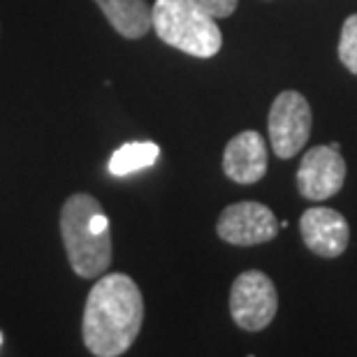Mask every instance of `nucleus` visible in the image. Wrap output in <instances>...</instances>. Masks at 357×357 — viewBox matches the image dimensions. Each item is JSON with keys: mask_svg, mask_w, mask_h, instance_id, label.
Instances as JSON below:
<instances>
[{"mask_svg": "<svg viewBox=\"0 0 357 357\" xmlns=\"http://www.w3.org/2000/svg\"><path fill=\"white\" fill-rule=\"evenodd\" d=\"M144 323V297L128 274L98 276L82 320L84 346L98 357H119L135 344Z\"/></svg>", "mask_w": 357, "mask_h": 357, "instance_id": "1", "label": "nucleus"}, {"mask_svg": "<svg viewBox=\"0 0 357 357\" xmlns=\"http://www.w3.org/2000/svg\"><path fill=\"white\" fill-rule=\"evenodd\" d=\"M61 237L77 276L98 278L112 265V230L102 204L89 192H75L61 209Z\"/></svg>", "mask_w": 357, "mask_h": 357, "instance_id": "2", "label": "nucleus"}, {"mask_svg": "<svg viewBox=\"0 0 357 357\" xmlns=\"http://www.w3.org/2000/svg\"><path fill=\"white\" fill-rule=\"evenodd\" d=\"M151 28L165 45L195 59H211L223 47L216 19L195 0H155Z\"/></svg>", "mask_w": 357, "mask_h": 357, "instance_id": "3", "label": "nucleus"}, {"mask_svg": "<svg viewBox=\"0 0 357 357\" xmlns=\"http://www.w3.org/2000/svg\"><path fill=\"white\" fill-rule=\"evenodd\" d=\"M311 107L299 91H283L271 102L267 130L269 144L278 158L288 160L304 149L311 137Z\"/></svg>", "mask_w": 357, "mask_h": 357, "instance_id": "4", "label": "nucleus"}, {"mask_svg": "<svg viewBox=\"0 0 357 357\" xmlns=\"http://www.w3.org/2000/svg\"><path fill=\"white\" fill-rule=\"evenodd\" d=\"M278 292L274 281L258 269H248L234 278L230 288V316L246 332H260L276 318Z\"/></svg>", "mask_w": 357, "mask_h": 357, "instance_id": "5", "label": "nucleus"}, {"mask_svg": "<svg viewBox=\"0 0 357 357\" xmlns=\"http://www.w3.org/2000/svg\"><path fill=\"white\" fill-rule=\"evenodd\" d=\"M281 230L274 211L260 202H237L218 216V237L232 246H258L271 241Z\"/></svg>", "mask_w": 357, "mask_h": 357, "instance_id": "6", "label": "nucleus"}, {"mask_svg": "<svg viewBox=\"0 0 357 357\" xmlns=\"http://www.w3.org/2000/svg\"><path fill=\"white\" fill-rule=\"evenodd\" d=\"M344 181L346 162L339 153V144L313 146L304 153L297 169V188L306 199H330L344 188Z\"/></svg>", "mask_w": 357, "mask_h": 357, "instance_id": "7", "label": "nucleus"}, {"mask_svg": "<svg viewBox=\"0 0 357 357\" xmlns=\"http://www.w3.org/2000/svg\"><path fill=\"white\" fill-rule=\"evenodd\" d=\"M299 232L306 248L320 258H339L351 241L348 220L330 206H311L299 218Z\"/></svg>", "mask_w": 357, "mask_h": 357, "instance_id": "8", "label": "nucleus"}, {"mask_svg": "<svg viewBox=\"0 0 357 357\" xmlns=\"http://www.w3.org/2000/svg\"><path fill=\"white\" fill-rule=\"evenodd\" d=\"M223 172L234 183L251 185L267 174V144L260 132L244 130L225 144Z\"/></svg>", "mask_w": 357, "mask_h": 357, "instance_id": "9", "label": "nucleus"}, {"mask_svg": "<svg viewBox=\"0 0 357 357\" xmlns=\"http://www.w3.org/2000/svg\"><path fill=\"white\" fill-rule=\"evenodd\" d=\"M109 26L128 40L144 38L151 28V7L146 0H93Z\"/></svg>", "mask_w": 357, "mask_h": 357, "instance_id": "10", "label": "nucleus"}, {"mask_svg": "<svg viewBox=\"0 0 357 357\" xmlns=\"http://www.w3.org/2000/svg\"><path fill=\"white\" fill-rule=\"evenodd\" d=\"M160 155V146L155 142H128L119 146L109 158V172L114 176H128L139 169L151 167Z\"/></svg>", "mask_w": 357, "mask_h": 357, "instance_id": "11", "label": "nucleus"}, {"mask_svg": "<svg viewBox=\"0 0 357 357\" xmlns=\"http://www.w3.org/2000/svg\"><path fill=\"white\" fill-rule=\"evenodd\" d=\"M339 61L344 63L348 73L357 77V14H351L341 26Z\"/></svg>", "mask_w": 357, "mask_h": 357, "instance_id": "12", "label": "nucleus"}, {"mask_svg": "<svg viewBox=\"0 0 357 357\" xmlns=\"http://www.w3.org/2000/svg\"><path fill=\"white\" fill-rule=\"evenodd\" d=\"M195 3L202 5L213 19H227L237 10L239 0H195Z\"/></svg>", "mask_w": 357, "mask_h": 357, "instance_id": "13", "label": "nucleus"}, {"mask_svg": "<svg viewBox=\"0 0 357 357\" xmlns=\"http://www.w3.org/2000/svg\"><path fill=\"white\" fill-rule=\"evenodd\" d=\"M0 346H3V332H0Z\"/></svg>", "mask_w": 357, "mask_h": 357, "instance_id": "14", "label": "nucleus"}]
</instances>
